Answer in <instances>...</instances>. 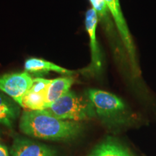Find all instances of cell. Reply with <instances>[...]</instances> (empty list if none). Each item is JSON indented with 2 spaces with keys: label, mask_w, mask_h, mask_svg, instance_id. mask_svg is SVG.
<instances>
[{
  "label": "cell",
  "mask_w": 156,
  "mask_h": 156,
  "mask_svg": "<svg viewBox=\"0 0 156 156\" xmlns=\"http://www.w3.org/2000/svg\"><path fill=\"white\" fill-rule=\"evenodd\" d=\"M105 2L126 49L132 73L137 77L140 75V68L136 59L135 46L123 15L119 0H105Z\"/></svg>",
  "instance_id": "cell-4"
},
{
  "label": "cell",
  "mask_w": 156,
  "mask_h": 156,
  "mask_svg": "<svg viewBox=\"0 0 156 156\" xmlns=\"http://www.w3.org/2000/svg\"><path fill=\"white\" fill-rule=\"evenodd\" d=\"M89 156H132V155L119 142L108 137L98 145Z\"/></svg>",
  "instance_id": "cell-10"
},
{
  "label": "cell",
  "mask_w": 156,
  "mask_h": 156,
  "mask_svg": "<svg viewBox=\"0 0 156 156\" xmlns=\"http://www.w3.org/2000/svg\"><path fill=\"white\" fill-rule=\"evenodd\" d=\"M25 71L33 75H44L50 72H54L66 75H73L75 72L58 66L47 60L38 58H30L27 59L24 64Z\"/></svg>",
  "instance_id": "cell-9"
},
{
  "label": "cell",
  "mask_w": 156,
  "mask_h": 156,
  "mask_svg": "<svg viewBox=\"0 0 156 156\" xmlns=\"http://www.w3.org/2000/svg\"><path fill=\"white\" fill-rule=\"evenodd\" d=\"M0 156H9L7 147L0 142Z\"/></svg>",
  "instance_id": "cell-14"
},
{
  "label": "cell",
  "mask_w": 156,
  "mask_h": 156,
  "mask_svg": "<svg viewBox=\"0 0 156 156\" xmlns=\"http://www.w3.org/2000/svg\"><path fill=\"white\" fill-rule=\"evenodd\" d=\"M90 2L92 5V8L96 12L98 22H101L102 25L112 22L113 18L109 12L105 0H90Z\"/></svg>",
  "instance_id": "cell-13"
},
{
  "label": "cell",
  "mask_w": 156,
  "mask_h": 156,
  "mask_svg": "<svg viewBox=\"0 0 156 156\" xmlns=\"http://www.w3.org/2000/svg\"><path fill=\"white\" fill-rule=\"evenodd\" d=\"M87 96L94 106L96 116L108 125H127L135 122V117L127 105L116 95L98 89H90Z\"/></svg>",
  "instance_id": "cell-2"
},
{
  "label": "cell",
  "mask_w": 156,
  "mask_h": 156,
  "mask_svg": "<svg viewBox=\"0 0 156 156\" xmlns=\"http://www.w3.org/2000/svg\"><path fill=\"white\" fill-rule=\"evenodd\" d=\"M74 82H75V79L69 76L51 80L48 88L46 108L62 96H63L64 94L69 92Z\"/></svg>",
  "instance_id": "cell-11"
},
{
  "label": "cell",
  "mask_w": 156,
  "mask_h": 156,
  "mask_svg": "<svg viewBox=\"0 0 156 156\" xmlns=\"http://www.w3.org/2000/svg\"><path fill=\"white\" fill-rule=\"evenodd\" d=\"M19 113V108L15 102L0 93V124L12 129Z\"/></svg>",
  "instance_id": "cell-12"
},
{
  "label": "cell",
  "mask_w": 156,
  "mask_h": 156,
  "mask_svg": "<svg viewBox=\"0 0 156 156\" xmlns=\"http://www.w3.org/2000/svg\"><path fill=\"white\" fill-rule=\"evenodd\" d=\"M51 80L36 77L19 105L27 111H41L47 106L48 88Z\"/></svg>",
  "instance_id": "cell-7"
},
{
  "label": "cell",
  "mask_w": 156,
  "mask_h": 156,
  "mask_svg": "<svg viewBox=\"0 0 156 156\" xmlns=\"http://www.w3.org/2000/svg\"><path fill=\"white\" fill-rule=\"evenodd\" d=\"M33 82L34 78L25 71L5 74L0 76V90L19 105L23 95L32 85Z\"/></svg>",
  "instance_id": "cell-5"
},
{
  "label": "cell",
  "mask_w": 156,
  "mask_h": 156,
  "mask_svg": "<svg viewBox=\"0 0 156 156\" xmlns=\"http://www.w3.org/2000/svg\"><path fill=\"white\" fill-rule=\"evenodd\" d=\"M85 28L89 36L90 48L91 53V62L89 67L85 69L86 73L90 75H97L100 73L102 69V55L98 42L96 30L98 23V18L96 12L93 8L89 9L85 14Z\"/></svg>",
  "instance_id": "cell-6"
},
{
  "label": "cell",
  "mask_w": 156,
  "mask_h": 156,
  "mask_svg": "<svg viewBox=\"0 0 156 156\" xmlns=\"http://www.w3.org/2000/svg\"><path fill=\"white\" fill-rule=\"evenodd\" d=\"M20 129L31 137L52 141L75 139L83 129L80 122L63 120L46 111H25L20 121Z\"/></svg>",
  "instance_id": "cell-1"
},
{
  "label": "cell",
  "mask_w": 156,
  "mask_h": 156,
  "mask_svg": "<svg viewBox=\"0 0 156 156\" xmlns=\"http://www.w3.org/2000/svg\"><path fill=\"white\" fill-rule=\"evenodd\" d=\"M48 114L63 120L81 122L96 116L92 102L87 96L69 90L44 109Z\"/></svg>",
  "instance_id": "cell-3"
},
{
  "label": "cell",
  "mask_w": 156,
  "mask_h": 156,
  "mask_svg": "<svg viewBox=\"0 0 156 156\" xmlns=\"http://www.w3.org/2000/svg\"><path fill=\"white\" fill-rule=\"evenodd\" d=\"M11 156H56L52 147L24 137H16L10 150Z\"/></svg>",
  "instance_id": "cell-8"
}]
</instances>
